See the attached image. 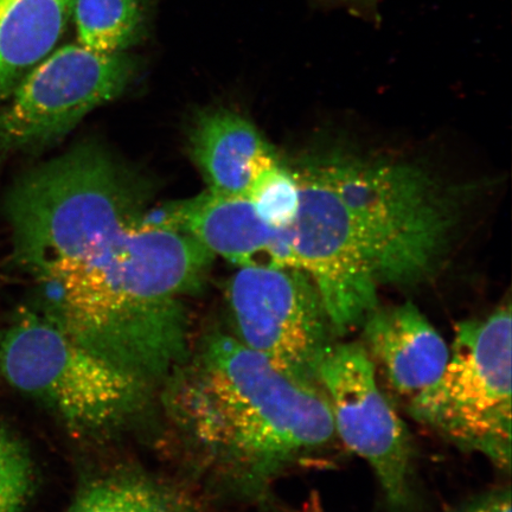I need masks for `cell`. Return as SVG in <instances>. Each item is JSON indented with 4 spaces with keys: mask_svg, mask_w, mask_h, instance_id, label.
Listing matches in <instances>:
<instances>
[{
    "mask_svg": "<svg viewBox=\"0 0 512 512\" xmlns=\"http://www.w3.org/2000/svg\"><path fill=\"white\" fill-rule=\"evenodd\" d=\"M214 254L146 219L82 249L43 274L47 315L76 341L146 383L188 351L184 297L201 290Z\"/></svg>",
    "mask_w": 512,
    "mask_h": 512,
    "instance_id": "1",
    "label": "cell"
},
{
    "mask_svg": "<svg viewBox=\"0 0 512 512\" xmlns=\"http://www.w3.org/2000/svg\"><path fill=\"white\" fill-rule=\"evenodd\" d=\"M168 400L190 441L252 488L337 437L322 388L293 380L233 335L209 337L177 368Z\"/></svg>",
    "mask_w": 512,
    "mask_h": 512,
    "instance_id": "2",
    "label": "cell"
},
{
    "mask_svg": "<svg viewBox=\"0 0 512 512\" xmlns=\"http://www.w3.org/2000/svg\"><path fill=\"white\" fill-rule=\"evenodd\" d=\"M152 191L104 146L83 143L32 170L6 198L14 258L36 279L89 243L145 220Z\"/></svg>",
    "mask_w": 512,
    "mask_h": 512,
    "instance_id": "3",
    "label": "cell"
},
{
    "mask_svg": "<svg viewBox=\"0 0 512 512\" xmlns=\"http://www.w3.org/2000/svg\"><path fill=\"white\" fill-rule=\"evenodd\" d=\"M344 204L377 284L411 285L439 264L456 207L416 166L351 156L307 160Z\"/></svg>",
    "mask_w": 512,
    "mask_h": 512,
    "instance_id": "4",
    "label": "cell"
},
{
    "mask_svg": "<svg viewBox=\"0 0 512 512\" xmlns=\"http://www.w3.org/2000/svg\"><path fill=\"white\" fill-rule=\"evenodd\" d=\"M511 306L457 325L440 380L408 402V413L463 451L511 467Z\"/></svg>",
    "mask_w": 512,
    "mask_h": 512,
    "instance_id": "5",
    "label": "cell"
},
{
    "mask_svg": "<svg viewBox=\"0 0 512 512\" xmlns=\"http://www.w3.org/2000/svg\"><path fill=\"white\" fill-rule=\"evenodd\" d=\"M0 371L47 401L80 433L114 427L143 399L145 383L76 341L47 313L19 316L0 337Z\"/></svg>",
    "mask_w": 512,
    "mask_h": 512,
    "instance_id": "6",
    "label": "cell"
},
{
    "mask_svg": "<svg viewBox=\"0 0 512 512\" xmlns=\"http://www.w3.org/2000/svg\"><path fill=\"white\" fill-rule=\"evenodd\" d=\"M137 69L127 51L100 53L79 43L54 49L0 111V159L66 136L95 108L123 94Z\"/></svg>",
    "mask_w": 512,
    "mask_h": 512,
    "instance_id": "7",
    "label": "cell"
},
{
    "mask_svg": "<svg viewBox=\"0 0 512 512\" xmlns=\"http://www.w3.org/2000/svg\"><path fill=\"white\" fill-rule=\"evenodd\" d=\"M227 298L240 343L293 380L320 388L319 366L335 335L309 274L293 267H241Z\"/></svg>",
    "mask_w": 512,
    "mask_h": 512,
    "instance_id": "8",
    "label": "cell"
},
{
    "mask_svg": "<svg viewBox=\"0 0 512 512\" xmlns=\"http://www.w3.org/2000/svg\"><path fill=\"white\" fill-rule=\"evenodd\" d=\"M292 172L300 194L287 228L293 253L317 288L332 332L342 336L377 309L379 284L341 198L309 163Z\"/></svg>",
    "mask_w": 512,
    "mask_h": 512,
    "instance_id": "9",
    "label": "cell"
},
{
    "mask_svg": "<svg viewBox=\"0 0 512 512\" xmlns=\"http://www.w3.org/2000/svg\"><path fill=\"white\" fill-rule=\"evenodd\" d=\"M337 437L366 460L393 509L412 504L414 447L408 428L377 384L362 343H334L318 370Z\"/></svg>",
    "mask_w": 512,
    "mask_h": 512,
    "instance_id": "10",
    "label": "cell"
},
{
    "mask_svg": "<svg viewBox=\"0 0 512 512\" xmlns=\"http://www.w3.org/2000/svg\"><path fill=\"white\" fill-rule=\"evenodd\" d=\"M157 220L240 267L299 268L287 229H274L247 198L209 190L153 209Z\"/></svg>",
    "mask_w": 512,
    "mask_h": 512,
    "instance_id": "11",
    "label": "cell"
},
{
    "mask_svg": "<svg viewBox=\"0 0 512 512\" xmlns=\"http://www.w3.org/2000/svg\"><path fill=\"white\" fill-rule=\"evenodd\" d=\"M362 325L364 349L401 398L413 400L443 376L451 349L412 303L376 309Z\"/></svg>",
    "mask_w": 512,
    "mask_h": 512,
    "instance_id": "12",
    "label": "cell"
},
{
    "mask_svg": "<svg viewBox=\"0 0 512 512\" xmlns=\"http://www.w3.org/2000/svg\"><path fill=\"white\" fill-rule=\"evenodd\" d=\"M190 147L210 192L242 198H246L255 160L272 150L251 121L223 108L197 118Z\"/></svg>",
    "mask_w": 512,
    "mask_h": 512,
    "instance_id": "13",
    "label": "cell"
},
{
    "mask_svg": "<svg viewBox=\"0 0 512 512\" xmlns=\"http://www.w3.org/2000/svg\"><path fill=\"white\" fill-rule=\"evenodd\" d=\"M74 0H0V104L59 43Z\"/></svg>",
    "mask_w": 512,
    "mask_h": 512,
    "instance_id": "14",
    "label": "cell"
},
{
    "mask_svg": "<svg viewBox=\"0 0 512 512\" xmlns=\"http://www.w3.org/2000/svg\"><path fill=\"white\" fill-rule=\"evenodd\" d=\"M72 18L79 44L100 53H125L146 32L140 0H74Z\"/></svg>",
    "mask_w": 512,
    "mask_h": 512,
    "instance_id": "15",
    "label": "cell"
},
{
    "mask_svg": "<svg viewBox=\"0 0 512 512\" xmlns=\"http://www.w3.org/2000/svg\"><path fill=\"white\" fill-rule=\"evenodd\" d=\"M68 512H194L168 486L138 475H115L89 484Z\"/></svg>",
    "mask_w": 512,
    "mask_h": 512,
    "instance_id": "16",
    "label": "cell"
},
{
    "mask_svg": "<svg viewBox=\"0 0 512 512\" xmlns=\"http://www.w3.org/2000/svg\"><path fill=\"white\" fill-rule=\"evenodd\" d=\"M246 198L274 229H287L296 221L300 204L297 179L272 150L255 160Z\"/></svg>",
    "mask_w": 512,
    "mask_h": 512,
    "instance_id": "17",
    "label": "cell"
},
{
    "mask_svg": "<svg viewBox=\"0 0 512 512\" xmlns=\"http://www.w3.org/2000/svg\"><path fill=\"white\" fill-rule=\"evenodd\" d=\"M32 485L27 453L14 439L0 432V512H21Z\"/></svg>",
    "mask_w": 512,
    "mask_h": 512,
    "instance_id": "18",
    "label": "cell"
},
{
    "mask_svg": "<svg viewBox=\"0 0 512 512\" xmlns=\"http://www.w3.org/2000/svg\"><path fill=\"white\" fill-rule=\"evenodd\" d=\"M452 512H511V492L509 489L490 492Z\"/></svg>",
    "mask_w": 512,
    "mask_h": 512,
    "instance_id": "19",
    "label": "cell"
},
{
    "mask_svg": "<svg viewBox=\"0 0 512 512\" xmlns=\"http://www.w3.org/2000/svg\"><path fill=\"white\" fill-rule=\"evenodd\" d=\"M316 2L342 6V8L357 12L358 15L371 16L376 14L380 0H316Z\"/></svg>",
    "mask_w": 512,
    "mask_h": 512,
    "instance_id": "20",
    "label": "cell"
}]
</instances>
